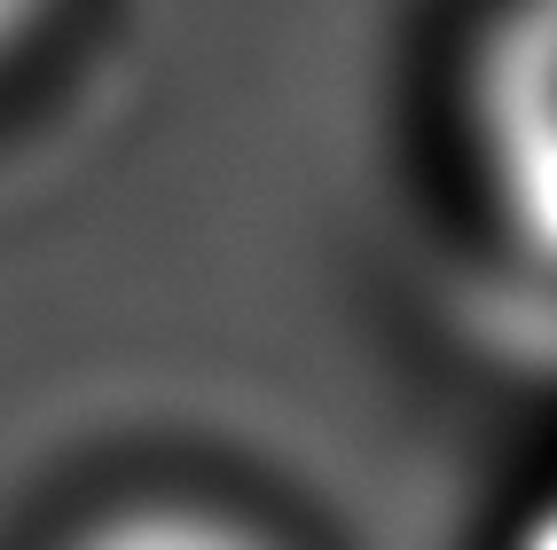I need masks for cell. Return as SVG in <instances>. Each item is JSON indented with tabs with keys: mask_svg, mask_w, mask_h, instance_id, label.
Wrapping results in <instances>:
<instances>
[{
	"mask_svg": "<svg viewBox=\"0 0 557 550\" xmlns=\"http://www.w3.org/2000/svg\"><path fill=\"white\" fill-rule=\"evenodd\" d=\"M40 550H314L275 503L220 480H119L71 503Z\"/></svg>",
	"mask_w": 557,
	"mask_h": 550,
	"instance_id": "obj_1",
	"label": "cell"
},
{
	"mask_svg": "<svg viewBox=\"0 0 557 550\" xmlns=\"http://www.w3.org/2000/svg\"><path fill=\"white\" fill-rule=\"evenodd\" d=\"M63 9H71V0H0V80H9V71L48 40Z\"/></svg>",
	"mask_w": 557,
	"mask_h": 550,
	"instance_id": "obj_2",
	"label": "cell"
}]
</instances>
